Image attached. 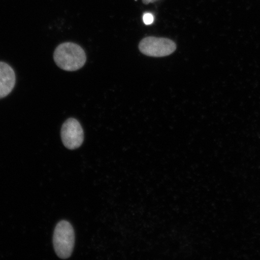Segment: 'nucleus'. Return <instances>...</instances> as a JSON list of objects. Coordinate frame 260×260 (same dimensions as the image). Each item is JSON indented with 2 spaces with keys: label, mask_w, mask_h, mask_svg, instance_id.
Here are the masks:
<instances>
[{
  "label": "nucleus",
  "mask_w": 260,
  "mask_h": 260,
  "mask_svg": "<svg viewBox=\"0 0 260 260\" xmlns=\"http://www.w3.org/2000/svg\"><path fill=\"white\" fill-rule=\"evenodd\" d=\"M143 20L146 25H150L154 22V18L153 15L151 14H145L143 16Z\"/></svg>",
  "instance_id": "nucleus-6"
},
{
  "label": "nucleus",
  "mask_w": 260,
  "mask_h": 260,
  "mask_svg": "<svg viewBox=\"0 0 260 260\" xmlns=\"http://www.w3.org/2000/svg\"><path fill=\"white\" fill-rule=\"evenodd\" d=\"M75 244V233L72 225L61 220L55 228L53 245L55 252L60 258L67 259L72 254Z\"/></svg>",
  "instance_id": "nucleus-2"
},
{
  "label": "nucleus",
  "mask_w": 260,
  "mask_h": 260,
  "mask_svg": "<svg viewBox=\"0 0 260 260\" xmlns=\"http://www.w3.org/2000/svg\"><path fill=\"white\" fill-rule=\"evenodd\" d=\"M54 60L60 69L76 71L85 64L86 55L80 45L73 42H65L58 45L55 50Z\"/></svg>",
  "instance_id": "nucleus-1"
},
{
  "label": "nucleus",
  "mask_w": 260,
  "mask_h": 260,
  "mask_svg": "<svg viewBox=\"0 0 260 260\" xmlns=\"http://www.w3.org/2000/svg\"><path fill=\"white\" fill-rule=\"evenodd\" d=\"M142 3L144 5H147L150 4V3H154L159 1V0H142Z\"/></svg>",
  "instance_id": "nucleus-7"
},
{
  "label": "nucleus",
  "mask_w": 260,
  "mask_h": 260,
  "mask_svg": "<svg viewBox=\"0 0 260 260\" xmlns=\"http://www.w3.org/2000/svg\"><path fill=\"white\" fill-rule=\"evenodd\" d=\"M61 138L65 147L69 149L79 148L84 141V132L77 119L70 118L61 126Z\"/></svg>",
  "instance_id": "nucleus-4"
},
{
  "label": "nucleus",
  "mask_w": 260,
  "mask_h": 260,
  "mask_svg": "<svg viewBox=\"0 0 260 260\" xmlns=\"http://www.w3.org/2000/svg\"><path fill=\"white\" fill-rule=\"evenodd\" d=\"M16 82L15 73L9 64L0 61V99L9 95Z\"/></svg>",
  "instance_id": "nucleus-5"
},
{
  "label": "nucleus",
  "mask_w": 260,
  "mask_h": 260,
  "mask_svg": "<svg viewBox=\"0 0 260 260\" xmlns=\"http://www.w3.org/2000/svg\"><path fill=\"white\" fill-rule=\"evenodd\" d=\"M139 48L146 56L161 57L173 53L176 50L177 45L170 39L150 37L142 40Z\"/></svg>",
  "instance_id": "nucleus-3"
}]
</instances>
